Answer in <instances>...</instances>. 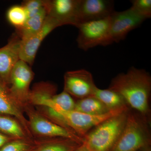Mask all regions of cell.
I'll list each match as a JSON object with an SVG mask.
<instances>
[{
    "label": "cell",
    "instance_id": "cell-13",
    "mask_svg": "<svg viewBox=\"0 0 151 151\" xmlns=\"http://www.w3.org/2000/svg\"><path fill=\"white\" fill-rule=\"evenodd\" d=\"M80 0L48 1V15L61 26H76V16Z\"/></svg>",
    "mask_w": 151,
    "mask_h": 151
},
{
    "label": "cell",
    "instance_id": "cell-25",
    "mask_svg": "<svg viewBox=\"0 0 151 151\" xmlns=\"http://www.w3.org/2000/svg\"><path fill=\"white\" fill-rule=\"evenodd\" d=\"M89 151L87 150L85 146L83 144H81V145L79 146L78 147L75 149L74 151Z\"/></svg>",
    "mask_w": 151,
    "mask_h": 151
},
{
    "label": "cell",
    "instance_id": "cell-18",
    "mask_svg": "<svg viewBox=\"0 0 151 151\" xmlns=\"http://www.w3.org/2000/svg\"><path fill=\"white\" fill-rule=\"evenodd\" d=\"M7 115L0 114V132L12 138L23 139V128L17 121Z\"/></svg>",
    "mask_w": 151,
    "mask_h": 151
},
{
    "label": "cell",
    "instance_id": "cell-9",
    "mask_svg": "<svg viewBox=\"0 0 151 151\" xmlns=\"http://www.w3.org/2000/svg\"><path fill=\"white\" fill-rule=\"evenodd\" d=\"M29 126L36 134L44 137L70 139L82 144L83 139L72 131L60 126L35 111L27 109Z\"/></svg>",
    "mask_w": 151,
    "mask_h": 151
},
{
    "label": "cell",
    "instance_id": "cell-17",
    "mask_svg": "<svg viewBox=\"0 0 151 151\" xmlns=\"http://www.w3.org/2000/svg\"><path fill=\"white\" fill-rule=\"evenodd\" d=\"M74 111L92 116L104 115L111 111L100 100L94 97L77 100Z\"/></svg>",
    "mask_w": 151,
    "mask_h": 151
},
{
    "label": "cell",
    "instance_id": "cell-22",
    "mask_svg": "<svg viewBox=\"0 0 151 151\" xmlns=\"http://www.w3.org/2000/svg\"><path fill=\"white\" fill-rule=\"evenodd\" d=\"M48 1L44 0H28L25 1L22 6L24 8L27 19L37 13L46 6Z\"/></svg>",
    "mask_w": 151,
    "mask_h": 151
},
{
    "label": "cell",
    "instance_id": "cell-8",
    "mask_svg": "<svg viewBox=\"0 0 151 151\" xmlns=\"http://www.w3.org/2000/svg\"><path fill=\"white\" fill-rule=\"evenodd\" d=\"M64 79L63 90L78 100L92 97L97 88L92 73L85 69L68 71Z\"/></svg>",
    "mask_w": 151,
    "mask_h": 151
},
{
    "label": "cell",
    "instance_id": "cell-7",
    "mask_svg": "<svg viewBox=\"0 0 151 151\" xmlns=\"http://www.w3.org/2000/svg\"><path fill=\"white\" fill-rule=\"evenodd\" d=\"M34 73L26 63L19 60L15 65L10 76V89L14 98L22 105L29 101V87Z\"/></svg>",
    "mask_w": 151,
    "mask_h": 151
},
{
    "label": "cell",
    "instance_id": "cell-23",
    "mask_svg": "<svg viewBox=\"0 0 151 151\" xmlns=\"http://www.w3.org/2000/svg\"><path fill=\"white\" fill-rule=\"evenodd\" d=\"M29 144L22 139L10 141L0 149V151H29Z\"/></svg>",
    "mask_w": 151,
    "mask_h": 151
},
{
    "label": "cell",
    "instance_id": "cell-3",
    "mask_svg": "<svg viewBox=\"0 0 151 151\" xmlns=\"http://www.w3.org/2000/svg\"><path fill=\"white\" fill-rule=\"evenodd\" d=\"M150 121L129 109L121 134L110 151H138L151 146Z\"/></svg>",
    "mask_w": 151,
    "mask_h": 151
},
{
    "label": "cell",
    "instance_id": "cell-26",
    "mask_svg": "<svg viewBox=\"0 0 151 151\" xmlns=\"http://www.w3.org/2000/svg\"><path fill=\"white\" fill-rule=\"evenodd\" d=\"M138 151H151V146L145 147L141 149Z\"/></svg>",
    "mask_w": 151,
    "mask_h": 151
},
{
    "label": "cell",
    "instance_id": "cell-2",
    "mask_svg": "<svg viewBox=\"0 0 151 151\" xmlns=\"http://www.w3.org/2000/svg\"><path fill=\"white\" fill-rule=\"evenodd\" d=\"M47 119L72 131L83 139L85 135L101 122L129 109L123 108L110 111L104 115L92 116L77 111H63L59 108L40 107Z\"/></svg>",
    "mask_w": 151,
    "mask_h": 151
},
{
    "label": "cell",
    "instance_id": "cell-10",
    "mask_svg": "<svg viewBox=\"0 0 151 151\" xmlns=\"http://www.w3.org/2000/svg\"><path fill=\"white\" fill-rule=\"evenodd\" d=\"M61 24L49 16L45 22L41 29L29 38L22 41L19 52V58L28 65H32L36 55L42 42L45 37Z\"/></svg>",
    "mask_w": 151,
    "mask_h": 151
},
{
    "label": "cell",
    "instance_id": "cell-5",
    "mask_svg": "<svg viewBox=\"0 0 151 151\" xmlns=\"http://www.w3.org/2000/svg\"><path fill=\"white\" fill-rule=\"evenodd\" d=\"M111 16L105 18L83 23L76 27L78 29L77 42L79 48L87 51L99 45L111 44L110 34Z\"/></svg>",
    "mask_w": 151,
    "mask_h": 151
},
{
    "label": "cell",
    "instance_id": "cell-12",
    "mask_svg": "<svg viewBox=\"0 0 151 151\" xmlns=\"http://www.w3.org/2000/svg\"><path fill=\"white\" fill-rule=\"evenodd\" d=\"M21 42L16 33L5 46L0 48V78L8 86L12 70L20 60Z\"/></svg>",
    "mask_w": 151,
    "mask_h": 151
},
{
    "label": "cell",
    "instance_id": "cell-20",
    "mask_svg": "<svg viewBox=\"0 0 151 151\" xmlns=\"http://www.w3.org/2000/svg\"><path fill=\"white\" fill-rule=\"evenodd\" d=\"M6 17L9 22L17 29L22 27L27 19L25 10L22 5L11 7L7 12Z\"/></svg>",
    "mask_w": 151,
    "mask_h": 151
},
{
    "label": "cell",
    "instance_id": "cell-21",
    "mask_svg": "<svg viewBox=\"0 0 151 151\" xmlns=\"http://www.w3.org/2000/svg\"><path fill=\"white\" fill-rule=\"evenodd\" d=\"M131 8L145 19L151 17V0H133Z\"/></svg>",
    "mask_w": 151,
    "mask_h": 151
},
{
    "label": "cell",
    "instance_id": "cell-11",
    "mask_svg": "<svg viewBox=\"0 0 151 151\" xmlns=\"http://www.w3.org/2000/svg\"><path fill=\"white\" fill-rule=\"evenodd\" d=\"M111 0H80L76 16V27L83 23L110 16L114 10Z\"/></svg>",
    "mask_w": 151,
    "mask_h": 151
},
{
    "label": "cell",
    "instance_id": "cell-16",
    "mask_svg": "<svg viewBox=\"0 0 151 151\" xmlns=\"http://www.w3.org/2000/svg\"><path fill=\"white\" fill-rule=\"evenodd\" d=\"M92 97L100 100L111 111L129 108L121 94L108 88L103 89L97 87Z\"/></svg>",
    "mask_w": 151,
    "mask_h": 151
},
{
    "label": "cell",
    "instance_id": "cell-24",
    "mask_svg": "<svg viewBox=\"0 0 151 151\" xmlns=\"http://www.w3.org/2000/svg\"><path fill=\"white\" fill-rule=\"evenodd\" d=\"M13 138L7 136L0 132V149L6 144L11 141V139Z\"/></svg>",
    "mask_w": 151,
    "mask_h": 151
},
{
    "label": "cell",
    "instance_id": "cell-6",
    "mask_svg": "<svg viewBox=\"0 0 151 151\" xmlns=\"http://www.w3.org/2000/svg\"><path fill=\"white\" fill-rule=\"evenodd\" d=\"M111 19V44L124 40L129 32L139 27L146 20L131 8L122 12L114 11Z\"/></svg>",
    "mask_w": 151,
    "mask_h": 151
},
{
    "label": "cell",
    "instance_id": "cell-4",
    "mask_svg": "<svg viewBox=\"0 0 151 151\" xmlns=\"http://www.w3.org/2000/svg\"><path fill=\"white\" fill-rule=\"evenodd\" d=\"M129 109L92 128L83 137L82 144L89 151H111L124 129Z\"/></svg>",
    "mask_w": 151,
    "mask_h": 151
},
{
    "label": "cell",
    "instance_id": "cell-1",
    "mask_svg": "<svg viewBox=\"0 0 151 151\" xmlns=\"http://www.w3.org/2000/svg\"><path fill=\"white\" fill-rule=\"evenodd\" d=\"M108 89L124 97L129 108L150 121L151 77L145 70L131 67L112 79Z\"/></svg>",
    "mask_w": 151,
    "mask_h": 151
},
{
    "label": "cell",
    "instance_id": "cell-14",
    "mask_svg": "<svg viewBox=\"0 0 151 151\" xmlns=\"http://www.w3.org/2000/svg\"><path fill=\"white\" fill-rule=\"evenodd\" d=\"M22 105L14 98L9 87L0 78V114L14 116L24 128H27V122L22 111Z\"/></svg>",
    "mask_w": 151,
    "mask_h": 151
},
{
    "label": "cell",
    "instance_id": "cell-19",
    "mask_svg": "<svg viewBox=\"0 0 151 151\" xmlns=\"http://www.w3.org/2000/svg\"><path fill=\"white\" fill-rule=\"evenodd\" d=\"M81 143L64 138H57L55 140L41 147L37 151H73Z\"/></svg>",
    "mask_w": 151,
    "mask_h": 151
},
{
    "label": "cell",
    "instance_id": "cell-15",
    "mask_svg": "<svg viewBox=\"0 0 151 151\" xmlns=\"http://www.w3.org/2000/svg\"><path fill=\"white\" fill-rule=\"evenodd\" d=\"M48 1L46 6L34 16L28 19L23 26L17 29V33L22 41L29 38L42 27L48 14Z\"/></svg>",
    "mask_w": 151,
    "mask_h": 151
}]
</instances>
